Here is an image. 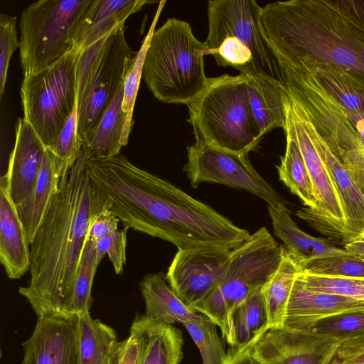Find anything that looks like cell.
<instances>
[{"label": "cell", "mask_w": 364, "mask_h": 364, "mask_svg": "<svg viewBox=\"0 0 364 364\" xmlns=\"http://www.w3.org/2000/svg\"><path fill=\"white\" fill-rule=\"evenodd\" d=\"M89 176L124 227L186 250L202 245L237 247L246 230L173 183L141 169L119 154L98 158L90 150Z\"/></svg>", "instance_id": "1"}, {"label": "cell", "mask_w": 364, "mask_h": 364, "mask_svg": "<svg viewBox=\"0 0 364 364\" xmlns=\"http://www.w3.org/2000/svg\"><path fill=\"white\" fill-rule=\"evenodd\" d=\"M90 149L82 147L32 240L30 279L18 293L38 318L68 316L81 255L92 220L107 203L90 178Z\"/></svg>", "instance_id": "2"}, {"label": "cell", "mask_w": 364, "mask_h": 364, "mask_svg": "<svg viewBox=\"0 0 364 364\" xmlns=\"http://www.w3.org/2000/svg\"><path fill=\"white\" fill-rule=\"evenodd\" d=\"M262 33L277 62L301 58L364 75V28L356 0H289L262 7Z\"/></svg>", "instance_id": "3"}, {"label": "cell", "mask_w": 364, "mask_h": 364, "mask_svg": "<svg viewBox=\"0 0 364 364\" xmlns=\"http://www.w3.org/2000/svg\"><path fill=\"white\" fill-rule=\"evenodd\" d=\"M205 55V43L196 38L189 23L169 18L153 33L142 77L159 101L188 105L208 83Z\"/></svg>", "instance_id": "4"}, {"label": "cell", "mask_w": 364, "mask_h": 364, "mask_svg": "<svg viewBox=\"0 0 364 364\" xmlns=\"http://www.w3.org/2000/svg\"><path fill=\"white\" fill-rule=\"evenodd\" d=\"M187 106L197 141L248 154L264 137L251 112L245 75L208 78L203 92Z\"/></svg>", "instance_id": "5"}, {"label": "cell", "mask_w": 364, "mask_h": 364, "mask_svg": "<svg viewBox=\"0 0 364 364\" xmlns=\"http://www.w3.org/2000/svg\"><path fill=\"white\" fill-rule=\"evenodd\" d=\"M261 11L254 0L209 1L207 55H212L218 66L231 67L242 75H266L284 84L261 31Z\"/></svg>", "instance_id": "6"}, {"label": "cell", "mask_w": 364, "mask_h": 364, "mask_svg": "<svg viewBox=\"0 0 364 364\" xmlns=\"http://www.w3.org/2000/svg\"><path fill=\"white\" fill-rule=\"evenodd\" d=\"M281 257V245L265 227L260 228L232 249L223 280L193 309L214 321L228 343L232 311L252 292L262 288L277 268Z\"/></svg>", "instance_id": "7"}, {"label": "cell", "mask_w": 364, "mask_h": 364, "mask_svg": "<svg viewBox=\"0 0 364 364\" xmlns=\"http://www.w3.org/2000/svg\"><path fill=\"white\" fill-rule=\"evenodd\" d=\"M136 55L124 28L82 50L77 68V134L82 144L124 83Z\"/></svg>", "instance_id": "8"}, {"label": "cell", "mask_w": 364, "mask_h": 364, "mask_svg": "<svg viewBox=\"0 0 364 364\" xmlns=\"http://www.w3.org/2000/svg\"><path fill=\"white\" fill-rule=\"evenodd\" d=\"M82 50H70L41 71L23 76L21 99L23 118L47 149L56 142L77 105V68Z\"/></svg>", "instance_id": "9"}, {"label": "cell", "mask_w": 364, "mask_h": 364, "mask_svg": "<svg viewBox=\"0 0 364 364\" xmlns=\"http://www.w3.org/2000/svg\"><path fill=\"white\" fill-rule=\"evenodd\" d=\"M90 0H40L19 21L20 64L23 76L52 65L73 45L75 28Z\"/></svg>", "instance_id": "10"}, {"label": "cell", "mask_w": 364, "mask_h": 364, "mask_svg": "<svg viewBox=\"0 0 364 364\" xmlns=\"http://www.w3.org/2000/svg\"><path fill=\"white\" fill-rule=\"evenodd\" d=\"M286 125L297 143L318 200V207L311 212L305 208L296 215L323 234L341 239L346 224L342 203L332 177L315 144L309 117L301 104L287 92L285 102Z\"/></svg>", "instance_id": "11"}, {"label": "cell", "mask_w": 364, "mask_h": 364, "mask_svg": "<svg viewBox=\"0 0 364 364\" xmlns=\"http://www.w3.org/2000/svg\"><path fill=\"white\" fill-rule=\"evenodd\" d=\"M188 161L183 166L193 188L203 182L215 183L247 191L278 207L284 199L252 166L248 154L220 149L197 141L187 147Z\"/></svg>", "instance_id": "12"}, {"label": "cell", "mask_w": 364, "mask_h": 364, "mask_svg": "<svg viewBox=\"0 0 364 364\" xmlns=\"http://www.w3.org/2000/svg\"><path fill=\"white\" fill-rule=\"evenodd\" d=\"M232 250L215 245L178 250L166 274V281L176 295L193 309L220 284Z\"/></svg>", "instance_id": "13"}, {"label": "cell", "mask_w": 364, "mask_h": 364, "mask_svg": "<svg viewBox=\"0 0 364 364\" xmlns=\"http://www.w3.org/2000/svg\"><path fill=\"white\" fill-rule=\"evenodd\" d=\"M341 343L283 326L269 328L248 350L262 364H331Z\"/></svg>", "instance_id": "14"}, {"label": "cell", "mask_w": 364, "mask_h": 364, "mask_svg": "<svg viewBox=\"0 0 364 364\" xmlns=\"http://www.w3.org/2000/svg\"><path fill=\"white\" fill-rule=\"evenodd\" d=\"M77 317L38 318L29 338L22 346L21 364H77Z\"/></svg>", "instance_id": "15"}, {"label": "cell", "mask_w": 364, "mask_h": 364, "mask_svg": "<svg viewBox=\"0 0 364 364\" xmlns=\"http://www.w3.org/2000/svg\"><path fill=\"white\" fill-rule=\"evenodd\" d=\"M280 63L298 65L310 73L346 110L364 141V75L336 64L301 58Z\"/></svg>", "instance_id": "16"}, {"label": "cell", "mask_w": 364, "mask_h": 364, "mask_svg": "<svg viewBox=\"0 0 364 364\" xmlns=\"http://www.w3.org/2000/svg\"><path fill=\"white\" fill-rule=\"evenodd\" d=\"M15 134L5 175L10 196L17 206L28 197L37 181L46 148L23 117L18 118Z\"/></svg>", "instance_id": "17"}, {"label": "cell", "mask_w": 364, "mask_h": 364, "mask_svg": "<svg viewBox=\"0 0 364 364\" xmlns=\"http://www.w3.org/2000/svg\"><path fill=\"white\" fill-rule=\"evenodd\" d=\"M148 0H90L75 28L73 45L82 50L124 28L132 14L149 4Z\"/></svg>", "instance_id": "18"}, {"label": "cell", "mask_w": 364, "mask_h": 364, "mask_svg": "<svg viewBox=\"0 0 364 364\" xmlns=\"http://www.w3.org/2000/svg\"><path fill=\"white\" fill-rule=\"evenodd\" d=\"M364 309V300L316 292L295 279L289 298L284 327L309 332L320 320L344 311Z\"/></svg>", "instance_id": "19"}, {"label": "cell", "mask_w": 364, "mask_h": 364, "mask_svg": "<svg viewBox=\"0 0 364 364\" xmlns=\"http://www.w3.org/2000/svg\"><path fill=\"white\" fill-rule=\"evenodd\" d=\"M0 262L10 279H20L31 265L30 243L5 174L0 178Z\"/></svg>", "instance_id": "20"}, {"label": "cell", "mask_w": 364, "mask_h": 364, "mask_svg": "<svg viewBox=\"0 0 364 364\" xmlns=\"http://www.w3.org/2000/svg\"><path fill=\"white\" fill-rule=\"evenodd\" d=\"M309 123L318 151L332 177L342 203L346 224L340 240L344 245L363 240L364 195L310 119Z\"/></svg>", "instance_id": "21"}, {"label": "cell", "mask_w": 364, "mask_h": 364, "mask_svg": "<svg viewBox=\"0 0 364 364\" xmlns=\"http://www.w3.org/2000/svg\"><path fill=\"white\" fill-rule=\"evenodd\" d=\"M129 333L136 338V364H180L183 358L182 332L171 324H165L136 316Z\"/></svg>", "instance_id": "22"}, {"label": "cell", "mask_w": 364, "mask_h": 364, "mask_svg": "<svg viewBox=\"0 0 364 364\" xmlns=\"http://www.w3.org/2000/svg\"><path fill=\"white\" fill-rule=\"evenodd\" d=\"M245 77L250 107L262 135L264 136L275 128L284 129L287 120L285 85L266 75Z\"/></svg>", "instance_id": "23"}, {"label": "cell", "mask_w": 364, "mask_h": 364, "mask_svg": "<svg viewBox=\"0 0 364 364\" xmlns=\"http://www.w3.org/2000/svg\"><path fill=\"white\" fill-rule=\"evenodd\" d=\"M274 234L303 264L316 258L350 255L345 249L338 248L327 240L315 237L301 230L291 216L285 204L278 207L268 205Z\"/></svg>", "instance_id": "24"}, {"label": "cell", "mask_w": 364, "mask_h": 364, "mask_svg": "<svg viewBox=\"0 0 364 364\" xmlns=\"http://www.w3.org/2000/svg\"><path fill=\"white\" fill-rule=\"evenodd\" d=\"M60 187V177L55 155L46 150L37 181L28 197L16 206L21 221L31 243Z\"/></svg>", "instance_id": "25"}, {"label": "cell", "mask_w": 364, "mask_h": 364, "mask_svg": "<svg viewBox=\"0 0 364 364\" xmlns=\"http://www.w3.org/2000/svg\"><path fill=\"white\" fill-rule=\"evenodd\" d=\"M145 303L144 316L165 324L183 323L198 314L186 305L166 284V274H148L139 282Z\"/></svg>", "instance_id": "26"}, {"label": "cell", "mask_w": 364, "mask_h": 364, "mask_svg": "<svg viewBox=\"0 0 364 364\" xmlns=\"http://www.w3.org/2000/svg\"><path fill=\"white\" fill-rule=\"evenodd\" d=\"M280 262L267 282L262 287L269 328L284 326L289 298L303 264L285 245H281Z\"/></svg>", "instance_id": "27"}, {"label": "cell", "mask_w": 364, "mask_h": 364, "mask_svg": "<svg viewBox=\"0 0 364 364\" xmlns=\"http://www.w3.org/2000/svg\"><path fill=\"white\" fill-rule=\"evenodd\" d=\"M230 338L233 350L250 347L268 328V318L261 288L252 292L232 311Z\"/></svg>", "instance_id": "28"}, {"label": "cell", "mask_w": 364, "mask_h": 364, "mask_svg": "<svg viewBox=\"0 0 364 364\" xmlns=\"http://www.w3.org/2000/svg\"><path fill=\"white\" fill-rule=\"evenodd\" d=\"M124 84L116 92L100 122L82 142L98 158H109L120 154L126 114L122 109Z\"/></svg>", "instance_id": "29"}, {"label": "cell", "mask_w": 364, "mask_h": 364, "mask_svg": "<svg viewBox=\"0 0 364 364\" xmlns=\"http://www.w3.org/2000/svg\"><path fill=\"white\" fill-rule=\"evenodd\" d=\"M117 342L116 331L111 326L92 318L90 313L77 316V364H105Z\"/></svg>", "instance_id": "30"}, {"label": "cell", "mask_w": 364, "mask_h": 364, "mask_svg": "<svg viewBox=\"0 0 364 364\" xmlns=\"http://www.w3.org/2000/svg\"><path fill=\"white\" fill-rule=\"evenodd\" d=\"M284 132L286 150L277 166L279 179L308 207L304 208L306 210L315 211L318 200L303 156L295 139L288 132Z\"/></svg>", "instance_id": "31"}, {"label": "cell", "mask_w": 364, "mask_h": 364, "mask_svg": "<svg viewBox=\"0 0 364 364\" xmlns=\"http://www.w3.org/2000/svg\"><path fill=\"white\" fill-rule=\"evenodd\" d=\"M166 2V1H160L149 31L141 43L140 49L136 52L133 63L124 80L122 109L126 114V120L121 140L122 146H126L129 140L133 124V110L140 81L142 77L146 52L149 47L153 33L156 30V23Z\"/></svg>", "instance_id": "32"}, {"label": "cell", "mask_w": 364, "mask_h": 364, "mask_svg": "<svg viewBox=\"0 0 364 364\" xmlns=\"http://www.w3.org/2000/svg\"><path fill=\"white\" fill-rule=\"evenodd\" d=\"M100 263L97 258L95 242L87 239L78 267L73 294L68 309V316L77 317L90 313L93 301L92 283Z\"/></svg>", "instance_id": "33"}, {"label": "cell", "mask_w": 364, "mask_h": 364, "mask_svg": "<svg viewBox=\"0 0 364 364\" xmlns=\"http://www.w3.org/2000/svg\"><path fill=\"white\" fill-rule=\"evenodd\" d=\"M198 348L203 364H225L228 353L220 341L217 325L205 315L198 313L182 323Z\"/></svg>", "instance_id": "34"}, {"label": "cell", "mask_w": 364, "mask_h": 364, "mask_svg": "<svg viewBox=\"0 0 364 364\" xmlns=\"http://www.w3.org/2000/svg\"><path fill=\"white\" fill-rule=\"evenodd\" d=\"M82 149L77 134V105L62 129L55 144L48 150L55 155L63 186Z\"/></svg>", "instance_id": "35"}, {"label": "cell", "mask_w": 364, "mask_h": 364, "mask_svg": "<svg viewBox=\"0 0 364 364\" xmlns=\"http://www.w3.org/2000/svg\"><path fill=\"white\" fill-rule=\"evenodd\" d=\"M310 333L336 339L341 342L364 334V309L335 314L316 322Z\"/></svg>", "instance_id": "36"}, {"label": "cell", "mask_w": 364, "mask_h": 364, "mask_svg": "<svg viewBox=\"0 0 364 364\" xmlns=\"http://www.w3.org/2000/svg\"><path fill=\"white\" fill-rule=\"evenodd\" d=\"M296 279L310 291L364 300V278L315 275L302 271Z\"/></svg>", "instance_id": "37"}, {"label": "cell", "mask_w": 364, "mask_h": 364, "mask_svg": "<svg viewBox=\"0 0 364 364\" xmlns=\"http://www.w3.org/2000/svg\"><path fill=\"white\" fill-rule=\"evenodd\" d=\"M303 272L321 276L364 278V259L353 255L316 258L304 263Z\"/></svg>", "instance_id": "38"}, {"label": "cell", "mask_w": 364, "mask_h": 364, "mask_svg": "<svg viewBox=\"0 0 364 364\" xmlns=\"http://www.w3.org/2000/svg\"><path fill=\"white\" fill-rule=\"evenodd\" d=\"M328 146L364 195V143L361 137Z\"/></svg>", "instance_id": "39"}, {"label": "cell", "mask_w": 364, "mask_h": 364, "mask_svg": "<svg viewBox=\"0 0 364 364\" xmlns=\"http://www.w3.org/2000/svg\"><path fill=\"white\" fill-rule=\"evenodd\" d=\"M16 17L8 14L0 15V98L4 93L10 60L14 51L19 48L17 36Z\"/></svg>", "instance_id": "40"}, {"label": "cell", "mask_w": 364, "mask_h": 364, "mask_svg": "<svg viewBox=\"0 0 364 364\" xmlns=\"http://www.w3.org/2000/svg\"><path fill=\"white\" fill-rule=\"evenodd\" d=\"M129 229L127 227L118 229L95 242L97 259L101 262L107 254L116 274L123 272L126 264L127 233Z\"/></svg>", "instance_id": "41"}, {"label": "cell", "mask_w": 364, "mask_h": 364, "mask_svg": "<svg viewBox=\"0 0 364 364\" xmlns=\"http://www.w3.org/2000/svg\"><path fill=\"white\" fill-rule=\"evenodd\" d=\"M333 360L337 364H364V334L343 341Z\"/></svg>", "instance_id": "42"}, {"label": "cell", "mask_w": 364, "mask_h": 364, "mask_svg": "<svg viewBox=\"0 0 364 364\" xmlns=\"http://www.w3.org/2000/svg\"><path fill=\"white\" fill-rule=\"evenodd\" d=\"M138 344L136 337L129 333L124 340L118 341L107 356L105 364H136Z\"/></svg>", "instance_id": "43"}, {"label": "cell", "mask_w": 364, "mask_h": 364, "mask_svg": "<svg viewBox=\"0 0 364 364\" xmlns=\"http://www.w3.org/2000/svg\"><path fill=\"white\" fill-rule=\"evenodd\" d=\"M119 219L109 209L95 216L91 221L88 240L96 242L98 240L118 230Z\"/></svg>", "instance_id": "44"}, {"label": "cell", "mask_w": 364, "mask_h": 364, "mask_svg": "<svg viewBox=\"0 0 364 364\" xmlns=\"http://www.w3.org/2000/svg\"><path fill=\"white\" fill-rule=\"evenodd\" d=\"M225 364H262L255 359L247 348L242 350L232 349L228 353V359Z\"/></svg>", "instance_id": "45"}, {"label": "cell", "mask_w": 364, "mask_h": 364, "mask_svg": "<svg viewBox=\"0 0 364 364\" xmlns=\"http://www.w3.org/2000/svg\"><path fill=\"white\" fill-rule=\"evenodd\" d=\"M344 249L350 254L364 259V240L347 243Z\"/></svg>", "instance_id": "46"}, {"label": "cell", "mask_w": 364, "mask_h": 364, "mask_svg": "<svg viewBox=\"0 0 364 364\" xmlns=\"http://www.w3.org/2000/svg\"><path fill=\"white\" fill-rule=\"evenodd\" d=\"M331 364H337V363L334 361V360H333Z\"/></svg>", "instance_id": "47"}, {"label": "cell", "mask_w": 364, "mask_h": 364, "mask_svg": "<svg viewBox=\"0 0 364 364\" xmlns=\"http://www.w3.org/2000/svg\"><path fill=\"white\" fill-rule=\"evenodd\" d=\"M363 143H364V141H363Z\"/></svg>", "instance_id": "48"}]
</instances>
